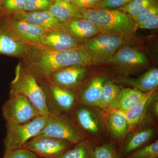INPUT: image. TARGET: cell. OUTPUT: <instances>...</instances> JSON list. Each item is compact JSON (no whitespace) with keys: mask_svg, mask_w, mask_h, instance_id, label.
Returning a JSON list of instances; mask_svg holds the SVG:
<instances>
[{"mask_svg":"<svg viewBox=\"0 0 158 158\" xmlns=\"http://www.w3.org/2000/svg\"><path fill=\"white\" fill-rule=\"evenodd\" d=\"M156 5L154 0H133L118 10L131 17L135 16L146 8Z\"/></svg>","mask_w":158,"mask_h":158,"instance_id":"obj_27","label":"cell"},{"mask_svg":"<svg viewBox=\"0 0 158 158\" xmlns=\"http://www.w3.org/2000/svg\"><path fill=\"white\" fill-rule=\"evenodd\" d=\"M92 63L82 46L57 51L40 44H29L25 55L19 64L39 81L62 69L74 65L87 66Z\"/></svg>","mask_w":158,"mask_h":158,"instance_id":"obj_1","label":"cell"},{"mask_svg":"<svg viewBox=\"0 0 158 158\" xmlns=\"http://www.w3.org/2000/svg\"><path fill=\"white\" fill-rule=\"evenodd\" d=\"M61 30L67 32L78 42L86 41L102 33L94 23L84 18L73 19L62 22Z\"/></svg>","mask_w":158,"mask_h":158,"instance_id":"obj_13","label":"cell"},{"mask_svg":"<svg viewBox=\"0 0 158 158\" xmlns=\"http://www.w3.org/2000/svg\"><path fill=\"white\" fill-rule=\"evenodd\" d=\"M127 41L123 37L116 34L102 33L86 40L82 46L92 63L98 65L109 63Z\"/></svg>","mask_w":158,"mask_h":158,"instance_id":"obj_5","label":"cell"},{"mask_svg":"<svg viewBox=\"0 0 158 158\" xmlns=\"http://www.w3.org/2000/svg\"><path fill=\"white\" fill-rule=\"evenodd\" d=\"M87 71L86 66L72 65L57 71L45 79L55 85L71 90L82 81Z\"/></svg>","mask_w":158,"mask_h":158,"instance_id":"obj_12","label":"cell"},{"mask_svg":"<svg viewBox=\"0 0 158 158\" xmlns=\"http://www.w3.org/2000/svg\"><path fill=\"white\" fill-rule=\"evenodd\" d=\"M81 14L83 18L97 26L102 33L116 34L127 41L135 36L136 29L134 20L131 16L120 10L81 8Z\"/></svg>","mask_w":158,"mask_h":158,"instance_id":"obj_2","label":"cell"},{"mask_svg":"<svg viewBox=\"0 0 158 158\" xmlns=\"http://www.w3.org/2000/svg\"><path fill=\"white\" fill-rule=\"evenodd\" d=\"M9 95L21 94L26 96L36 108L40 115L48 116L49 113L45 95L37 79L23 69L18 64L15 76L10 83Z\"/></svg>","mask_w":158,"mask_h":158,"instance_id":"obj_3","label":"cell"},{"mask_svg":"<svg viewBox=\"0 0 158 158\" xmlns=\"http://www.w3.org/2000/svg\"><path fill=\"white\" fill-rule=\"evenodd\" d=\"M77 121L84 129L92 133L98 131V126L96 118L88 109L81 107L76 113Z\"/></svg>","mask_w":158,"mask_h":158,"instance_id":"obj_26","label":"cell"},{"mask_svg":"<svg viewBox=\"0 0 158 158\" xmlns=\"http://www.w3.org/2000/svg\"><path fill=\"white\" fill-rule=\"evenodd\" d=\"M133 0H102L100 2V8H114L122 7Z\"/></svg>","mask_w":158,"mask_h":158,"instance_id":"obj_35","label":"cell"},{"mask_svg":"<svg viewBox=\"0 0 158 158\" xmlns=\"http://www.w3.org/2000/svg\"><path fill=\"white\" fill-rule=\"evenodd\" d=\"M29 44L20 40L6 25L4 18H0V55L22 59Z\"/></svg>","mask_w":158,"mask_h":158,"instance_id":"obj_11","label":"cell"},{"mask_svg":"<svg viewBox=\"0 0 158 158\" xmlns=\"http://www.w3.org/2000/svg\"><path fill=\"white\" fill-rule=\"evenodd\" d=\"M9 16L14 19L24 21L46 30H61L62 23L51 14L49 10L40 11H19Z\"/></svg>","mask_w":158,"mask_h":158,"instance_id":"obj_15","label":"cell"},{"mask_svg":"<svg viewBox=\"0 0 158 158\" xmlns=\"http://www.w3.org/2000/svg\"><path fill=\"white\" fill-rule=\"evenodd\" d=\"M124 158H158V141L132 152Z\"/></svg>","mask_w":158,"mask_h":158,"instance_id":"obj_28","label":"cell"},{"mask_svg":"<svg viewBox=\"0 0 158 158\" xmlns=\"http://www.w3.org/2000/svg\"><path fill=\"white\" fill-rule=\"evenodd\" d=\"M109 63L120 67L135 68L147 65L149 61L141 51L127 46L119 48Z\"/></svg>","mask_w":158,"mask_h":158,"instance_id":"obj_16","label":"cell"},{"mask_svg":"<svg viewBox=\"0 0 158 158\" xmlns=\"http://www.w3.org/2000/svg\"><path fill=\"white\" fill-rule=\"evenodd\" d=\"M74 145L65 140L40 135L31 139L23 148L34 153L39 158H59Z\"/></svg>","mask_w":158,"mask_h":158,"instance_id":"obj_9","label":"cell"},{"mask_svg":"<svg viewBox=\"0 0 158 158\" xmlns=\"http://www.w3.org/2000/svg\"><path fill=\"white\" fill-rule=\"evenodd\" d=\"M143 93L135 88L121 89L118 110L125 111L130 110L140 101Z\"/></svg>","mask_w":158,"mask_h":158,"instance_id":"obj_24","label":"cell"},{"mask_svg":"<svg viewBox=\"0 0 158 158\" xmlns=\"http://www.w3.org/2000/svg\"><path fill=\"white\" fill-rule=\"evenodd\" d=\"M158 7L156 5L150 6L141 11L135 16L132 17L135 22V27L138 24L151 19L158 15Z\"/></svg>","mask_w":158,"mask_h":158,"instance_id":"obj_32","label":"cell"},{"mask_svg":"<svg viewBox=\"0 0 158 158\" xmlns=\"http://www.w3.org/2000/svg\"><path fill=\"white\" fill-rule=\"evenodd\" d=\"M38 44L57 51L67 50L81 46L67 32L59 29L46 30Z\"/></svg>","mask_w":158,"mask_h":158,"instance_id":"obj_14","label":"cell"},{"mask_svg":"<svg viewBox=\"0 0 158 158\" xmlns=\"http://www.w3.org/2000/svg\"><path fill=\"white\" fill-rule=\"evenodd\" d=\"M44 95L50 114H62L72 110L77 99L73 91L53 84L47 79L38 81Z\"/></svg>","mask_w":158,"mask_h":158,"instance_id":"obj_6","label":"cell"},{"mask_svg":"<svg viewBox=\"0 0 158 158\" xmlns=\"http://www.w3.org/2000/svg\"><path fill=\"white\" fill-rule=\"evenodd\" d=\"M154 133V130L148 129L141 131L133 135L118 152L119 158L125 156L132 152L147 145L150 140L152 138Z\"/></svg>","mask_w":158,"mask_h":158,"instance_id":"obj_21","label":"cell"},{"mask_svg":"<svg viewBox=\"0 0 158 158\" xmlns=\"http://www.w3.org/2000/svg\"><path fill=\"white\" fill-rule=\"evenodd\" d=\"M26 0H0V11L13 15L23 11Z\"/></svg>","mask_w":158,"mask_h":158,"instance_id":"obj_30","label":"cell"},{"mask_svg":"<svg viewBox=\"0 0 158 158\" xmlns=\"http://www.w3.org/2000/svg\"><path fill=\"white\" fill-rule=\"evenodd\" d=\"M45 135L76 144L85 136L73 123L63 114H50L44 127L38 135Z\"/></svg>","mask_w":158,"mask_h":158,"instance_id":"obj_8","label":"cell"},{"mask_svg":"<svg viewBox=\"0 0 158 158\" xmlns=\"http://www.w3.org/2000/svg\"><path fill=\"white\" fill-rule=\"evenodd\" d=\"M3 158H39L36 154L24 148L14 150L6 154Z\"/></svg>","mask_w":158,"mask_h":158,"instance_id":"obj_33","label":"cell"},{"mask_svg":"<svg viewBox=\"0 0 158 158\" xmlns=\"http://www.w3.org/2000/svg\"><path fill=\"white\" fill-rule=\"evenodd\" d=\"M62 1H65V2H68L71 3L73 0H62Z\"/></svg>","mask_w":158,"mask_h":158,"instance_id":"obj_37","label":"cell"},{"mask_svg":"<svg viewBox=\"0 0 158 158\" xmlns=\"http://www.w3.org/2000/svg\"><path fill=\"white\" fill-rule=\"evenodd\" d=\"M2 111L6 124H21L41 115L28 99L21 94L9 95Z\"/></svg>","mask_w":158,"mask_h":158,"instance_id":"obj_7","label":"cell"},{"mask_svg":"<svg viewBox=\"0 0 158 158\" xmlns=\"http://www.w3.org/2000/svg\"><path fill=\"white\" fill-rule=\"evenodd\" d=\"M49 11L62 22L73 19L83 18L81 14V8L62 0H54Z\"/></svg>","mask_w":158,"mask_h":158,"instance_id":"obj_20","label":"cell"},{"mask_svg":"<svg viewBox=\"0 0 158 158\" xmlns=\"http://www.w3.org/2000/svg\"><path fill=\"white\" fill-rule=\"evenodd\" d=\"M109 123L113 135L119 139L124 135L128 127L126 119L117 110H113L109 116Z\"/></svg>","mask_w":158,"mask_h":158,"instance_id":"obj_25","label":"cell"},{"mask_svg":"<svg viewBox=\"0 0 158 158\" xmlns=\"http://www.w3.org/2000/svg\"><path fill=\"white\" fill-rule=\"evenodd\" d=\"M98 0H73L71 2L78 8L85 9H94L100 8Z\"/></svg>","mask_w":158,"mask_h":158,"instance_id":"obj_34","label":"cell"},{"mask_svg":"<svg viewBox=\"0 0 158 158\" xmlns=\"http://www.w3.org/2000/svg\"><path fill=\"white\" fill-rule=\"evenodd\" d=\"M156 89L144 92L140 101L137 104L125 111L117 110L127 121L128 126L132 127L138 123L148 106L156 96Z\"/></svg>","mask_w":158,"mask_h":158,"instance_id":"obj_17","label":"cell"},{"mask_svg":"<svg viewBox=\"0 0 158 158\" xmlns=\"http://www.w3.org/2000/svg\"><path fill=\"white\" fill-rule=\"evenodd\" d=\"M54 0H26L23 11H48Z\"/></svg>","mask_w":158,"mask_h":158,"instance_id":"obj_31","label":"cell"},{"mask_svg":"<svg viewBox=\"0 0 158 158\" xmlns=\"http://www.w3.org/2000/svg\"><path fill=\"white\" fill-rule=\"evenodd\" d=\"M121 89L112 82H106L96 106L118 110Z\"/></svg>","mask_w":158,"mask_h":158,"instance_id":"obj_19","label":"cell"},{"mask_svg":"<svg viewBox=\"0 0 158 158\" xmlns=\"http://www.w3.org/2000/svg\"><path fill=\"white\" fill-rule=\"evenodd\" d=\"M94 158H119L116 147L112 144H105L94 147Z\"/></svg>","mask_w":158,"mask_h":158,"instance_id":"obj_29","label":"cell"},{"mask_svg":"<svg viewBox=\"0 0 158 158\" xmlns=\"http://www.w3.org/2000/svg\"><path fill=\"white\" fill-rule=\"evenodd\" d=\"M6 25L20 40L28 44H38L46 30L38 26L9 16L4 17Z\"/></svg>","mask_w":158,"mask_h":158,"instance_id":"obj_10","label":"cell"},{"mask_svg":"<svg viewBox=\"0 0 158 158\" xmlns=\"http://www.w3.org/2000/svg\"><path fill=\"white\" fill-rule=\"evenodd\" d=\"M94 147L85 139L66 150L59 158H94Z\"/></svg>","mask_w":158,"mask_h":158,"instance_id":"obj_23","label":"cell"},{"mask_svg":"<svg viewBox=\"0 0 158 158\" xmlns=\"http://www.w3.org/2000/svg\"><path fill=\"white\" fill-rule=\"evenodd\" d=\"M48 116L40 115L21 124H6L4 155L23 148L31 139L38 135L45 125Z\"/></svg>","mask_w":158,"mask_h":158,"instance_id":"obj_4","label":"cell"},{"mask_svg":"<svg viewBox=\"0 0 158 158\" xmlns=\"http://www.w3.org/2000/svg\"><path fill=\"white\" fill-rule=\"evenodd\" d=\"M98 1H102V0H98Z\"/></svg>","mask_w":158,"mask_h":158,"instance_id":"obj_38","label":"cell"},{"mask_svg":"<svg viewBox=\"0 0 158 158\" xmlns=\"http://www.w3.org/2000/svg\"><path fill=\"white\" fill-rule=\"evenodd\" d=\"M106 82V79L102 77L93 79L81 94L80 100L82 103L96 106Z\"/></svg>","mask_w":158,"mask_h":158,"instance_id":"obj_22","label":"cell"},{"mask_svg":"<svg viewBox=\"0 0 158 158\" xmlns=\"http://www.w3.org/2000/svg\"><path fill=\"white\" fill-rule=\"evenodd\" d=\"M158 27V15H156L155 17L151 19L148 20L136 26V29L140 28L151 30V29H157Z\"/></svg>","mask_w":158,"mask_h":158,"instance_id":"obj_36","label":"cell"},{"mask_svg":"<svg viewBox=\"0 0 158 158\" xmlns=\"http://www.w3.org/2000/svg\"><path fill=\"white\" fill-rule=\"evenodd\" d=\"M121 81L133 86L142 92H146L156 89L158 85V69H151L137 78L125 77L121 79Z\"/></svg>","mask_w":158,"mask_h":158,"instance_id":"obj_18","label":"cell"}]
</instances>
